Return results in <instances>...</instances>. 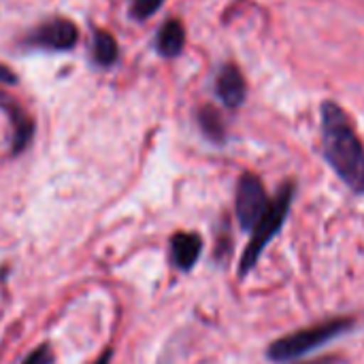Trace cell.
I'll list each match as a JSON object with an SVG mask.
<instances>
[{
  "instance_id": "1",
  "label": "cell",
  "mask_w": 364,
  "mask_h": 364,
  "mask_svg": "<svg viewBox=\"0 0 364 364\" xmlns=\"http://www.w3.org/2000/svg\"><path fill=\"white\" fill-rule=\"evenodd\" d=\"M322 141L328 164L356 194L364 192V149L348 115L333 102L322 107Z\"/></svg>"
},
{
  "instance_id": "2",
  "label": "cell",
  "mask_w": 364,
  "mask_h": 364,
  "mask_svg": "<svg viewBox=\"0 0 364 364\" xmlns=\"http://www.w3.org/2000/svg\"><path fill=\"white\" fill-rule=\"evenodd\" d=\"M350 328H354V320L350 318H333L326 322H320L316 326L296 331L288 337H282L279 341H275L269 348V358L275 363H290L296 360L314 350H318L320 346L341 337L343 333H348Z\"/></svg>"
},
{
  "instance_id": "3",
  "label": "cell",
  "mask_w": 364,
  "mask_h": 364,
  "mask_svg": "<svg viewBox=\"0 0 364 364\" xmlns=\"http://www.w3.org/2000/svg\"><path fill=\"white\" fill-rule=\"evenodd\" d=\"M292 198H294V183H286L275 200H271L267 213L262 215V220L254 226L252 230V239L243 252V258H241V264H239V275L245 277L254 267L256 262L260 260V254L264 252V247L269 245V241L282 230L286 218H288V211H290V205H292Z\"/></svg>"
},
{
  "instance_id": "4",
  "label": "cell",
  "mask_w": 364,
  "mask_h": 364,
  "mask_svg": "<svg viewBox=\"0 0 364 364\" xmlns=\"http://www.w3.org/2000/svg\"><path fill=\"white\" fill-rule=\"evenodd\" d=\"M269 205H271V200L267 198L262 181L256 175L245 173L237 186V218H239L241 228L254 230V226L267 213Z\"/></svg>"
},
{
  "instance_id": "5",
  "label": "cell",
  "mask_w": 364,
  "mask_h": 364,
  "mask_svg": "<svg viewBox=\"0 0 364 364\" xmlns=\"http://www.w3.org/2000/svg\"><path fill=\"white\" fill-rule=\"evenodd\" d=\"M34 43L49 49H70L77 43V28L68 19H53L34 32Z\"/></svg>"
},
{
  "instance_id": "6",
  "label": "cell",
  "mask_w": 364,
  "mask_h": 364,
  "mask_svg": "<svg viewBox=\"0 0 364 364\" xmlns=\"http://www.w3.org/2000/svg\"><path fill=\"white\" fill-rule=\"evenodd\" d=\"M203 250V241L194 232H177L171 239V256L179 271H190Z\"/></svg>"
},
{
  "instance_id": "7",
  "label": "cell",
  "mask_w": 364,
  "mask_h": 364,
  "mask_svg": "<svg viewBox=\"0 0 364 364\" xmlns=\"http://www.w3.org/2000/svg\"><path fill=\"white\" fill-rule=\"evenodd\" d=\"M218 94L228 107H239L245 98V81L237 66L228 64L218 77Z\"/></svg>"
},
{
  "instance_id": "8",
  "label": "cell",
  "mask_w": 364,
  "mask_h": 364,
  "mask_svg": "<svg viewBox=\"0 0 364 364\" xmlns=\"http://www.w3.org/2000/svg\"><path fill=\"white\" fill-rule=\"evenodd\" d=\"M183 43H186V32H183V26L179 21H166L158 34V51L166 58H173L177 53H181L183 49Z\"/></svg>"
},
{
  "instance_id": "9",
  "label": "cell",
  "mask_w": 364,
  "mask_h": 364,
  "mask_svg": "<svg viewBox=\"0 0 364 364\" xmlns=\"http://www.w3.org/2000/svg\"><path fill=\"white\" fill-rule=\"evenodd\" d=\"M94 58L98 64L102 66H109L115 62L117 58V45H115V38L107 32H98L96 34V41H94Z\"/></svg>"
},
{
  "instance_id": "10",
  "label": "cell",
  "mask_w": 364,
  "mask_h": 364,
  "mask_svg": "<svg viewBox=\"0 0 364 364\" xmlns=\"http://www.w3.org/2000/svg\"><path fill=\"white\" fill-rule=\"evenodd\" d=\"M198 119H200V126H203V130H205V134L209 139H213V141H222L224 139V124H222L218 111H213L211 107H205L200 111Z\"/></svg>"
},
{
  "instance_id": "11",
  "label": "cell",
  "mask_w": 364,
  "mask_h": 364,
  "mask_svg": "<svg viewBox=\"0 0 364 364\" xmlns=\"http://www.w3.org/2000/svg\"><path fill=\"white\" fill-rule=\"evenodd\" d=\"M21 364H53V350H51V346H47V343L38 346L34 352H30L26 356V360Z\"/></svg>"
},
{
  "instance_id": "12",
  "label": "cell",
  "mask_w": 364,
  "mask_h": 364,
  "mask_svg": "<svg viewBox=\"0 0 364 364\" xmlns=\"http://www.w3.org/2000/svg\"><path fill=\"white\" fill-rule=\"evenodd\" d=\"M162 2H164V0H134L132 13H134V17H139V19H147L149 15H154V13L160 9Z\"/></svg>"
},
{
  "instance_id": "13",
  "label": "cell",
  "mask_w": 364,
  "mask_h": 364,
  "mask_svg": "<svg viewBox=\"0 0 364 364\" xmlns=\"http://www.w3.org/2000/svg\"><path fill=\"white\" fill-rule=\"evenodd\" d=\"M0 81L2 83H15V75L6 66H2V64H0Z\"/></svg>"
},
{
  "instance_id": "14",
  "label": "cell",
  "mask_w": 364,
  "mask_h": 364,
  "mask_svg": "<svg viewBox=\"0 0 364 364\" xmlns=\"http://www.w3.org/2000/svg\"><path fill=\"white\" fill-rule=\"evenodd\" d=\"M111 354H113V352H111V350H107V352L96 360V364H109V360H111Z\"/></svg>"
}]
</instances>
